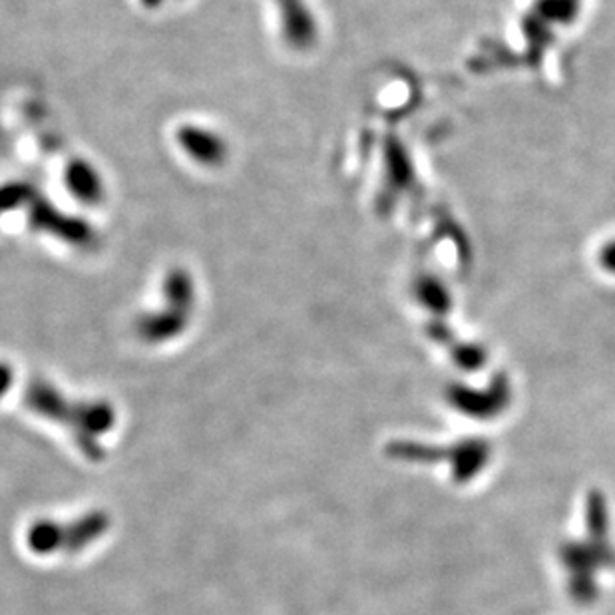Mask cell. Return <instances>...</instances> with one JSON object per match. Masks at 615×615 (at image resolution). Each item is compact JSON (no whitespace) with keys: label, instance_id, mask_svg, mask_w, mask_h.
<instances>
[{"label":"cell","instance_id":"cell-5","mask_svg":"<svg viewBox=\"0 0 615 615\" xmlns=\"http://www.w3.org/2000/svg\"><path fill=\"white\" fill-rule=\"evenodd\" d=\"M176 138H178L181 149L193 161L208 166V168L222 166L225 158H227V144H225V139L220 138L217 134H213L210 130L186 124V126H181L178 130Z\"/></svg>","mask_w":615,"mask_h":615},{"label":"cell","instance_id":"cell-6","mask_svg":"<svg viewBox=\"0 0 615 615\" xmlns=\"http://www.w3.org/2000/svg\"><path fill=\"white\" fill-rule=\"evenodd\" d=\"M188 325H190V315L166 308L142 315L136 323V333L139 339L158 345V343L178 339Z\"/></svg>","mask_w":615,"mask_h":615},{"label":"cell","instance_id":"cell-3","mask_svg":"<svg viewBox=\"0 0 615 615\" xmlns=\"http://www.w3.org/2000/svg\"><path fill=\"white\" fill-rule=\"evenodd\" d=\"M29 217H31V225L34 230L54 235L76 247H85L96 239L94 230L90 223L82 217L58 212L53 203L46 202L38 195L29 205Z\"/></svg>","mask_w":615,"mask_h":615},{"label":"cell","instance_id":"cell-2","mask_svg":"<svg viewBox=\"0 0 615 615\" xmlns=\"http://www.w3.org/2000/svg\"><path fill=\"white\" fill-rule=\"evenodd\" d=\"M112 528V518L104 510L88 512L72 522L41 521L26 532V544L38 556L85 552L92 544L104 538Z\"/></svg>","mask_w":615,"mask_h":615},{"label":"cell","instance_id":"cell-7","mask_svg":"<svg viewBox=\"0 0 615 615\" xmlns=\"http://www.w3.org/2000/svg\"><path fill=\"white\" fill-rule=\"evenodd\" d=\"M64 183L76 200L82 203L96 205L104 200V181L86 159L75 158L68 161L64 170Z\"/></svg>","mask_w":615,"mask_h":615},{"label":"cell","instance_id":"cell-8","mask_svg":"<svg viewBox=\"0 0 615 615\" xmlns=\"http://www.w3.org/2000/svg\"><path fill=\"white\" fill-rule=\"evenodd\" d=\"M164 299H166V308L191 315V309L195 305V283L190 271L181 267L168 271V276L164 279Z\"/></svg>","mask_w":615,"mask_h":615},{"label":"cell","instance_id":"cell-9","mask_svg":"<svg viewBox=\"0 0 615 615\" xmlns=\"http://www.w3.org/2000/svg\"><path fill=\"white\" fill-rule=\"evenodd\" d=\"M36 193L26 183H9L0 188V212H11L22 205H31Z\"/></svg>","mask_w":615,"mask_h":615},{"label":"cell","instance_id":"cell-4","mask_svg":"<svg viewBox=\"0 0 615 615\" xmlns=\"http://www.w3.org/2000/svg\"><path fill=\"white\" fill-rule=\"evenodd\" d=\"M281 32L286 43L295 51H308L317 38V24L303 0H276Z\"/></svg>","mask_w":615,"mask_h":615},{"label":"cell","instance_id":"cell-11","mask_svg":"<svg viewBox=\"0 0 615 615\" xmlns=\"http://www.w3.org/2000/svg\"><path fill=\"white\" fill-rule=\"evenodd\" d=\"M139 2H142L146 9H158L164 0H139Z\"/></svg>","mask_w":615,"mask_h":615},{"label":"cell","instance_id":"cell-1","mask_svg":"<svg viewBox=\"0 0 615 615\" xmlns=\"http://www.w3.org/2000/svg\"><path fill=\"white\" fill-rule=\"evenodd\" d=\"M24 404L32 413L64 426L72 438L76 448L88 460L98 462L104 457L100 438L108 435L116 423V411L107 401H76L72 403L60 393L53 382L32 379L24 391Z\"/></svg>","mask_w":615,"mask_h":615},{"label":"cell","instance_id":"cell-10","mask_svg":"<svg viewBox=\"0 0 615 615\" xmlns=\"http://www.w3.org/2000/svg\"><path fill=\"white\" fill-rule=\"evenodd\" d=\"M14 384V369L9 362L0 361V399L9 393Z\"/></svg>","mask_w":615,"mask_h":615}]
</instances>
